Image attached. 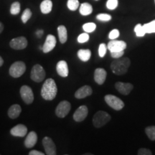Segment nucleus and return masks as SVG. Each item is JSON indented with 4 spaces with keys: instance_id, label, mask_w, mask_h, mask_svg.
Returning <instances> with one entry per match:
<instances>
[{
    "instance_id": "f257e3e1",
    "label": "nucleus",
    "mask_w": 155,
    "mask_h": 155,
    "mask_svg": "<svg viewBox=\"0 0 155 155\" xmlns=\"http://www.w3.org/2000/svg\"><path fill=\"white\" fill-rule=\"evenodd\" d=\"M58 93V88L55 81L48 78L44 83L41 89V96L45 100L52 101L55 98Z\"/></svg>"
},
{
    "instance_id": "f03ea898",
    "label": "nucleus",
    "mask_w": 155,
    "mask_h": 155,
    "mask_svg": "<svg viewBox=\"0 0 155 155\" xmlns=\"http://www.w3.org/2000/svg\"><path fill=\"white\" fill-rule=\"evenodd\" d=\"M131 61L128 58H120L116 59L111 64V69L114 74L122 75L128 71Z\"/></svg>"
},
{
    "instance_id": "7ed1b4c3",
    "label": "nucleus",
    "mask_w": 155,
    "mask_h": 155,
    "mask_svg": "<svg viewBox=\"0 0 155 155\" xmlns=\"http://www.w3.org/2000/svg\"><path fill=\"white\" fill-rule=\"evenodd\" d=\"M111 120V116L106 111H99L95 114L93 118V124L96 128H101L105 126Z\"/></svg>"
},
{
    "instance_id": "20e7f679",
    "label": "nucleus",
    "mask_w": 155,
    "mask_h": 155,
    "mask_svg": "<svg viewBox=\"0 0 155 155\" xmlns=\"http://www.w3.org/2000/svg\"><path fill=\"white\" fill-rule=\"evenodd\" d=\"M104 99H105L106 104L116 111H120L124 107V103L119 98L114 96V95H106L104 97Z\"/></svg>"
},
{
    "instance_id": "39448f33",
    "label": "nucleus",
    "mask_w": 155,
    "mask_h": 155,
    "mask_svg": "<svg viewBox=\"0 0 155 155\" xmlns=\"http://www.w3.org/2000/svg\"><path fill=\"white\" fill-rule=\"evenodd\" d=\"M26 71V65L22 61H17L9 68V75L13 78H19L24 74Z\"/></svg>"
},
{
    "instance_id": "423d86ee",
    "label": "nucleus",
    "mask_w": 155,
    "mask_h": 155,
    "mask_svg": "<svg viewBox=\"0 0 155 155\" xmlns=\"http://www.w3.org/2000/svg\"><path fill=\"white\" fill-rule=\"evenodd\" d=\"M45 71L42 65L37 64V65H34V66L32 67L30 73V77L31 79H32V81H34L35 82H42V81L45 79Z\"/></svg>"
},
{
    "instance_id": "0eeeda50",
    "label": "nucleus",
    "mask_w": 155,
    "mask_h": 155,
    "mask_svg": "<svg viewBox=\"0 0 155 155\" xmlns=\"http://www.w3.org/2000/svg\"><path fill=\"white\" fill-rule=\"evenodd\" d=\"M71 105L67 101H63L58 104L55 109L56 116L59 118L65 117L71 111Z\"/></svg>"
},
{
    "instance_id": "6e6552de",
    "label": "nucleus",
    "mask_w": 155,
    "mask_h": 155,
    "mask_svg": "<svg viewBox=\"0 0 155 155\" xmlns=\"http://www.w3.org/2000/svg\"><path fill=\"white\" fill-rule=\"evenodd\" d=\"M20 96L26 104H31L34 101V94L30 87L23 86L20 88Z\"/></svg>"
},
{
    "instance_id": "1a4fd4ad",
    "label": "nucleus",
    "mask_w": 155,
    "mask_h": 155,
    "mask_svg": "<svg viewBox=\"0 0 155 155\" xmlns=\"http://www.w3.org/2000/svg\"><path fill=\"white\" fill-rule=\"evenodd\" d=\"M28 40L25 37H18L14 38L9 42V45L12 49L15 50H23L28 46Z\"/></svg>"
},
{
    "instance_id": "9d476101",
    "label": "nucleus",
    "mask_w": 155,
    "mask_h": 155,
    "mask_svg": "<svg viewBox=\"0 0 155 155\" xmlns=\"http://www.w3.org/2000/svg\"><path fill=\"white\" fill-rule=\"evenodd\" d=\"M127 43L122 40H111V41L108 43L107 49L109 50L110 52H116V51H124L127 48Z\"/></svg>"
},
{
    "instance_id": "9b49d317",
    "label": "nucleus",
    "mask_w": 155,
    "mask_h": 155,
    "mask_svg": "<svg viewBox=\"0 0 155 155\" xmlns=\"http://www.w3.org/2000/svg\"><path fill=\"white\" fill-rule=\"evenodd\" d=\"M42 145H43L45 154L48 155L56 154V146L53 141L50 137H45L42 139Z\"/></svg>"
},
{
    "instance_id": "f8f14e48",
    "label": "nucleus",
    "mask_w": 155,
    "mask_h": 155,
    "mask_svg": "<svg viewBox=\"0 0 155 155\" xmlns=\"http://www.w3.org/2000/svg\"><path fill=\"white\" fill-rule=\"evenodd\" d=\"M56 45V38L53 35H48L42 47V51L45 53H48L52 51Z\"/></svg>"
},
{
    "instance_id": "ddd939ff",
    "label": "nucleus",
    "mask_w": 155,
    "mask_h": 155,
    "mask_svg": "<svg viewBox=\"0 0 155 155\" xmlns=\"http://www.w3.org/2000/svg\"><path fill=\"white\" fill-rule=\"evenodd\" d=\"M88 114V109L86 106H81L78 108L73 114V119L77 122L83 121L87 117Z\"/></svg>"
},
{
    "instance_id": "4468645a",
    "label": "nucleus",
    "mask_w": 155,
    "mask_h": 155,
    "mask_svg": "<svg viewBox=\"0 0 155 155\" xmlns=\"http://www.w3.org/2000/svg\"><path fill=\"white\" fill-rule=\"evenodd\" d=\"M115 88L120 94L123 95H129L133 90L134 86L130 83L117 82L115 84Z\"/></svg>"
},
{
    "instance_id": "2eb2a0df",
    "label": "nucleus",
    "mask_w": 155,
    "mask_h": 155,
    "mask_svg": "<svg viewBox=\"0 0 155 155\" xmlns=\"http://www.w3.org/2000/svg\"><path fill=\"white\" fill-rule=\"evenodd\" d=\"M93 93L92 88L89 86H84L78 88L75 93V97L78 99L84 98L87 96H91Z\"/></svg>"
},
{
    "instance_id": "dca6fc26",
    "label": "nucleus",
    "mask_w": 155,
    "mask_h": 155,
    "mask_svg": "<svg viewBox=\"0 0 155 155\" xmlns=\"http://www.w3.org/2000/svg\"><path fill=\"white\" fill-rule=\"evenodd\" d=\"M56 71L60 76L63 78L67 77L69 73L68 63L65 61H60L56 65Z\"/></svg>"
},
{
    "instance_id": "f3484780",
    "label": "nucleus",
    "mask_w": 155,
    "mask_h": 155,
    "mask_svg": "<svg viewBox=\"0 0 155 155\" xmlns=\"http://www.w3.org/2000/svg\"><path fill=\"white\" fill-rule=\"evenodd\" d=\"M106 76H107V73H106V70L104 68H97L95 70L94 80L98 85L104 84L106 81Z\"/></svg>"
},
{
    "instance_id": "a211bd4d",
    "label": "nucleus",
    "mask_w": 155,
    "mask_h": 155,
    "mask_svg": "<svg viewBox=\"0 0 155 155\" xmlns=\"http://www.w3.org/2000/svg\"><path fill=\"white\" fill-rule=\"evenodd\" d=\"M10 133L14 137H23L28 134V128L23 124H18L11 129Z\"/></svg>"
},
{
    "instance_id": "6ab92c4d",
    "label": "nucleus",
    "mask_w": 155,
    "mask_h": 155,
    "mask_svg": "<svg viewBox=\"0 0 155 155\" xmlns=\"http://www.w3.org/2000/svg\"><path fill=\"white\" fill-rule=\"evenodd\" d=\"M37 141H38V135H37L36 132L30 131L25 140V146L27 148H32L36 144Z\"/></svg>"
},
{
    "instance_id": "aec40b11",
    "label": "nucleus",
    "mask_w": 155,
    "mask_h": 155,
    "mask_svg": "<svg viewBox=\"0 0 155 155\" xmlns=\"http://www.w3.org/2000/svg\"><path fill=\"white\" fill-rule=\"evenodd\" d=\"M22 112V108L19 104H14L11 106L8 110V116L10 119H15L19 117Z\"/></svg>"
},
{
    "instance_id": "412c9836",
    "label": "nucleus",
    "mask_w": 155,
    "mask_h": 155,
    "mask_svg": "<svg viewBox=\"0 0 155 155\" xmlns=\"http://www.w3.org/2000/svg\"><path fill=\"white\" fill-rule=\"evenodd\" d=\"M58 33L61 43H65L68 40V32L66 28L64 25H60L58 28Z\"/></svg>"
},
{
    "instance_id": "4be33fe9",
    "label": "nucleus",
    "mask_w": 155,
    "mask_h": 155,
    "mask_svg": "<svg viewBox=\"0 0 155 155\" xmlns=\"http://www.w3.org/2000/svg\"><path fill=\"white\" fill-rule=\"evenodd\" d=\"M53 9V2L51 0H44L40 4V10L42 14H48Z\"/></svg>"
},
{
    "instance_id": "5701e85b",
    "label": "nucleus",
    "mask_w": 155,
    "mask_h": 155,
    "mask_svg": "<svg viewBox=\"0 0 155 155\" xmlns=\"http://www.w3.org/2000/svg\"><path fill=\"white\" fill-rule=\"evenodd\" d=\"M91 56V52L88 49H81L78 51V57L83 62L88 61Z\"/></svg>"
},
{
    "instance_id": "b1692460",
    "label": "nucleus",
    "mask_w": 155,
    "mask_h": 155,
    "mask_svg": "<svg viewBox=\"0 0 155 155\" xmlns=\"http://www.w3.org/2000/svg\"><path fill=\"white\" fill-rule=\"evenodd\" d=\"M79 12H80L81 15H83V16H87V15H91L93 12V7L89 3H83L80 6Z\"/></svg>"
},
{
    "instance_id": "393cba45",
    "label": "nucleus",
    "mask_w": 155,
    "mask_h": 155,
    "mask_svg": "<svg viewBox=\"0 0 155 155\" xmlns=\"http://www.w3.org/2000/svg\"><path fill=\"white\" fill-rule=\"evenodd\" d=\"M143 27H144L146 33H155V20H153L152 22L144 24L143 25Z\"/></svg>"
},
{
    "instance_id": "a878e982",
    "label": "nucleus",
    "mask_w": 155,
    "mask_h": 155,
    "mask_svg": "<svg viewBox=\"0 0 155 155\" xmlns=\"http://www.w3.org/2000/svg\"><path fill=\"white\" fill-rule=\"evenodd\" d=\"M145 133L150 140H155V126H150V127H146Z\"/></svg>"
},
{
    "instance_id": "bb28decb",
    "label": "nucleus",
    "mask_w": 155,
    "mask_h": 155,
    "mask_svg": "<svg viewBox=\"0 0 155 155\" xmlns=\"http://www.w3.org/2000/svg\"><path fill=\"white\" fill-rule=\"evenodd\" d=\"M96 25L94 22H88L86 23L83 25V29L85 32L87 33H90V32H93L96 30Z\"/></svg>"
},
{
    "instance_id": "cd10ccee",
    "label": "nucleus",
    "mask_w": 155,
    "mask_h": 155,
    "mask_svg": "<svg viewBox=\"0 0 155 155\" xmlns=\"http://www.w3.org/2000/svg\"><path fill=\"white\" fill-rule=\"evenodd\" d=\"M20 12V3L18 2H15L12 3L10 7V13L13 15H17Z\"/></svg>"
},
{
    "instance_id": "c85d7f7f",
    "label": "nucleus",
    "mask_w": 155,
    "mask_h": 155,
    "mask_svg": "<svg viewBox=\"0 0 155 155\" xmlns=\"http://www.w3.org/2000/svg\"><path fill=\"white\" fill-rule=\"evenodd\" d=\"M78 0H68L67 6L68 9L71 11H75L79 7Z\"/></svg>"
},
{
    "instance_id": "c756f323",
    "label": "nucleus",
    "mask_w": 155,
    "mask_h": 155,
    "mask_svg": "<svg viewBox=\"0 0 155 155\" xmlns=\"http://www.w3.org/2000/svg\"><path fill=\"white\" fill-rule=\"evenodd\" d=\"M134 32L136 33V35L137 37H144L146 34V32H145L144 27L143 25L141 24H138L135 26L134 28Z\"/></svg>"
},
{
    "instance_id": "7c9ffc66",
    "label": "nucleus",
    "mask_w": 155,
    "mask_h": 155,
    "mask_svg": "<svg viewBox=\"0 0 155 155\" xmlns=\"http://www.w3.org/2000/svg\"><path fill=\"white\" fill-rule=\"evenodd\" d=\"M31 17H32V12H31L30 9H26L24 12H23L22 17H21L22 22L24 23V24L27 23V22L31 18Z\"/></svg>"
},
{
    "instance_id": "2f4dec72",
    "label": "nucleus",
    "mask_w": 155,
    "mask_h": 155,
    "mask_svg": "<svg viewBox=\"0 0 155 155\" xmlns=\"http://www.w3.org/2000/svg\"><path fill=\"white\" fill-rule=\"evenodd\" d=\"M118 0H108L106 2V7L110 10H113L115 9L118 6Z\"/></svg>"
},
{
    "instance_id": "473e14b6",
    "label": "nucleus",
    "mask_w": 155,
    "mask_h": 155,
    "mask_svg": "<svg viewBox=\"0 0 155 155\" xmlns=\"http://www.w3.org/2000/svg\"><path fill=\"white\" fill-rule=\"evenodd\" d=\"M96 18L97 19H98V20L102 21V22H108V21H110L111 19V16L108 14H104V13H101V14L97 15Z\"/></svg>"
},
{
    "instance_id": "72a5a7b5",
    "label": "nucleus",
    "mask_w": 155,
    "mask_h": 155,
    "mask_svg": "<svg viewBox=\"0 0 155 155\" xmlns=\"http://www.w3.org/2000/svg\"><path fill=\"white\" fill-rule=\"evenodd\" d=\"M106 51H107V46L105 43H101L98 48V54L101 58H104L105 56Z\"/></svg>"
},
{
    "instance_id": "f704fd0d",
    "label": "nucleus",
    "mask_w": 155,
    "mask_h": 155,
    "mask_svg": "<svg viewBox=\"0 0 155 155\" xmlns=\"http://www.w3.org/2000/svg\"><path fill=\"white\" fill-rule=\"evenodd\" d=\"M89 40V35L87 32L81 34L78 37V42L79 43H84V42H88Z\"/></svg>"
},
{
    "instance_id": "c9c22d12",
    "label": "nucleus",
    "mask_w": 155,
    "mask_h": 155,
    "mask_svg": "<svg viewBox=\"0 0 155 155\" xmlns=\"http://www.w3.org/2000/svg\"><path fill=\"white\" fill-rule=\"evenodd\" d=\"M119 31L117 29H114V30H111V32H110L109 35H108V38H109L110 40H116V38H119Z\"/></svg>"
},
{
    "instance_id": "e433bc0d",
    "label": "nucleus",
    "mask_w": 155,
    "mask_h": 155,
    "mask_svg": "<svg viewBox=\"0 0 155 155\" xmlns=\"http://www.w3.org/2000/svg\"><path fill=\"white\" fill-rule=\"evenodd\" d=\"M138 155H152V153L150 150L147 148H141L138 150L137 152Z\"/></svg>"
},
{
    "instance_id": "4c0bfd02",
    "label": "nucleus",
    "mask_w": 155,
    "mask_h": 155,
    "mask_svg": "<svg viewBox=\"0 0 155 155\" xmlns=\"http://www.w3.org/2000/svg\"><path fill=\"white\" fill-rule=\"evenodd\" d=\"M124 54V51H116V52H111V55L113 58L118 59V58H121Z\"/></svg>"
},
{
    "instance_id": "58836bf2",
    "label": "nucleus",
    "mask_w": 155,
    "mask_h": 155,
    "mask_svg": "<svg viewBox=\"0 0 155 155\" xmlns=\"http://www.w3.org/2000/svg\"><path fill=\"white\" fill-rule=\"evenodd\" d=\"M29 154H30V155H44L45 154L43 152H40V151L31 150L30 152H29Z\"/></svg>"
},
{
    "instance_id": "ea45409f",
    "label": "nucleus",
    "mask_w": 155,
    "mask_h": 155,
    "mask_svg": "<svg viewBox=\"0 0 155 155\" xmlns=\"http://www.w3.org/2000/svg\"><path fill=\"white\" fill-rule=\"evenodd\" d=\"M43 33H44V32H43V30H38L36 32V35H37V37H38V38H41V37L42 36V35H43Z\"/></svg>"
},
{
    "instance_id": "a19ab883",
    "label": "nucleus",
    "mask_w": 155,
    "mask_h": 155,
    "mask_svg": "<svg viewBox=\"0 0 155 155\" xmlns=\"http://www.w3.org/2000/svg\"><path fill=\"white\" fill-rule=\"evenodd\" d=\"M3 30H4V25L1 22H0V34L2 32Z\"/></svg>"
},
{
    "instance_id": "79ce46f5",
    "label": "nucleus",
    "mask_w": 155,
    "mask_h": 155,
    "mask_svg": "<svg viewBox=\"0 0 155 155\" xmlns=\"http://www.w3.org/2000/svg\"><path fill=\"white\" fill-rule=\"evenodd\" d=\"M3 63H4V61H3L2 58L1 56H0V67H1L2 65H3Z\"/></svg>"
},
{
    "instance_id": "37998d69",
    "label": "nucleus",
    "mask_w": 155,
    "mask_h": 155,
    "mask_svg": "<svg viewBox=\"0 0 155 155\" xmlns=\"http://www.w3.org/2000/svg\"><path fill=\"white\" fill-rule=\"evenodd\" d=\"M96 1H98V0H96Z\"/></svg>"
},
{
    "instance_id": "c03bdc74",
    "label": "nucleus",
    "mask_w": 155,
    "mask_h": 155,
    "mask_svg": "<svg viewBox=\"0 0 155 155\" xmlns=\"http://www.w3.org/2000/svg\"><path fill=\"white\" fill-rule=\"evenodd\" d=\"M154 2H155V0H154Z\"/></svg>"
}]
</instances>
